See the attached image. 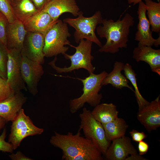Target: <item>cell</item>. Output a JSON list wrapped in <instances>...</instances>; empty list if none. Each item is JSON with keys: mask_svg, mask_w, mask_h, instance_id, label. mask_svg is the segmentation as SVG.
<instances>
[{"mask_svg": "<svg viewBox=\"0 0 160 160\" xmlns=\"http://www.w3.org/2000/svg\"><path fill=\"white\" fill-rule=\"evenodd\" d=\"M121 18V16L116 21L112 19H103L102 25L97 27V35L106 40L99 52L114 54L120 48H127L130 29L134 25L135 20L133 17L128 13Z\"/></svg>", "mask_w": 160, "mask_h": 160, "instance_id": "6da1fadb", "label": "cell"}, {"mask_svg": "<svg viewBox=\"0 0 160 160\" xmlns=\"http://www.w3.org/2000/svg\"><path fill=\"white\" fill-rule=\"evenodd\" d=\"M81 130L79 129L76 134L70 132L66 135L55 132L50 142L62 150V160H71L77 155L87 153L103 158L102 153L95 144L91 140L81 136Z\"/></svg>", "mask_w": 160, "mask_h": 160, "instance_id": "7a4b0ae2", "label": "cell"}, {"mask_svg": "<svg viewBox=\"0 0 160 160\" xmlns=\"http://www.w3.org/2000/svg\"><path fill=\"white\" fill-rule=\"evenodd\" d=\"M108 74L104 71L98 74H89L84 79L78 78L83 84V92L79 97L70 100L69 108L72 113H76L86 103L94 107L100 104L102 95L99 92L102 86V81Z\"/></svg>", "mask_w": 160, "mask_h": 160, "instance_id": "3957f363", "label": "cell"}, {"mask_svg": "<svg viewBox=\"0 0 160 160\" xmlns=\"http://www.w3.org/2000/svg\"><path fill=\"white\" fill-rule=\"evenodd\" d=\"M92 43L90 41L83 39L80 41L77 46L71 44V47L76 49L75 53L72 55L66 53L63 55L66 59L70 60L71 62V65L68 67L65 66L62 68L56 65L55 62L57 59L56 56L49 64L58 73L71 72L81 68L86 70L89 74L93 73L95 68L92 63L94 58L91 55Z\"/></svg>", "mask_w": 160, "mask_h": 160, "instance_id": "277c9868", "label": "cell"}, {"mask_svg": "<svg viewBox=\"0 0 160 160\" xmlns=\"http://www.w3.org/2000/svg\"><path fill=\"white\" fill-rule=\"evenodd\" d=\"M83 14L80 11L77 18L67 17L63 21L75 29L74 37L76 43L79 44L81 40L84 39L95 43L100 47L102 44L96 36L95 30L97 25L102 23L103 18L101 12L98 11L89 17H84Z\"/></svg>", "mask_w": 160, "mask_h": 160, "instance_id": "5b68a950", "label": "cell"}, {"mask_svg": "<svg viewBox=\"0 0 160 160\" xmlns=\"http://www.w3.org/2000/svg\"><path fill=\"white\" fill-rule=\"evenodd\" d=\"M71 36L68 24L58 20L44 35L43 52L45 57L56 56L58 54L66 53L69 49L66 45L71 44L68 39Z\"/></svg>", "mask_w": 160, "mask_h": 160, "instance_id": "8992f818", "label": "cell"}, {"mask_svg": "<svg viewBox=\"0 0 160 160\" xmlns=\"http://www.w3.org/2000/svg\"><path fill=\"white\" fill-rule=\"evenodd\" d=\"M79 117L80 124L79 129L82 130L85 137L92 141L104 155L111 144L107 139L102 124L96 120L91 111L84 107Z\"/></svg>", "mask_w": 160, "mask_h": 160, "instance_id": "52a82bcc", "label": "cell"}, {"mask_svg": "<svg viewBox=\"0 0 160 160\" xmlns=\"http://www.w3.org/2000/svg\"><path fill=\"white\" fill-rule=\"evenodd\" d=\"M12 122L8 142L11 144L14 150L19 146L21 142L26 137L40 135L44 131L43 129L38 127L33 124L22 108Z\"/></svg>", "mask_w": 160, "mask_h": 160, "instance_id": "ba28073f", "label": "cell"}, {"mask_svg": "<svg viewBox=\"0 0 160 160\" xmlns=\"http://www.w3.org/2000/svg\"><path fill=\"white\" fill-rule=\"evenodd\" d=\"M20 69L22 79L29 92L33 95L38 92V83L44 73L41 64L28 58L21 51Z\"/></svg>", "mask_w": 160, "mask_h": 160, "instance_id": "9c48e42d", "label": "cell"}, {"mask_svg": "<svg viewBox=\"0 0 160 160\" xmlns=\"http://www.w3.org/2000/svg\"><path fill=\"white\" fill-rule=\"evenodd\" d=\"M21 51L7 49V81L15 93L22 90L27 91L21 76L20 69Z\"/></svg>", "mask_w": 160, "mask_h": 160, "instance_id": "30bf717a", "label": "cell"}, {"mask_svg": "<svg viewBox=\"0 0 160 160\" xmlns=\"http://www.w3.org/2000/svg\"><path fill=\"white\" fill-rule=\"evenodd\" d=\"M137 14L138 23L137 26V31L135 34V39L140 44L152 47H156L160 44V36L156 39L152 36L151 26L146 14V9L143 1L138 4Z\"/></svg>", "mask_w": 160, "mask_h": 160, "instance_id": "8fae6325", "label": "cell"}, {"mask_svg": "<svg viewBox=\"0 0 160 160\" xmlns=\"http://www.w3.org/2000/svg\"><path fill=\"white\" fill-rule=\"evenodd\" d=\"M159 95L154 100L139 108L137 118L149 132L160 126V100Z\"/></svg>", "mask_w": 160, "mask_h": 160, "instance_id": "7c38bea8", "label": "cell"}, {"mask_svg": "<svg viewBox=\"0 0 160 160\" xmlns=\"http://www.w3.org/2000/svg\"><path fill=\"white\" fill-rule=\"evenodd\" d=\"M44 44V35L40 33L27 32L21 51L29 59L42 65L44 62L43 52Z\"/></svg>", "mask_w": 160, "mask_h": 160, "instance_id": "4fadbf2b", "label": "cell"}, {"mask_svg": "<svg viewBox=\"0 0 160 160\" xmlns=\"http://www.w3.org/2000/svg\"><path fill=\"white\" fill-rule=\"evenodd\" d=\"M104 155L108 160H126L129 155L137 154L131 139L124 135L113 140Z\"/></svg>", "mask_w": 160, "mask_h": 160, "instance_id": "5bb4252c", "label": "cell"}, {"mask_svg": "<svg viewBox=\"0 0 160 160\" xmlns=\"http://www.w3.org/2000/svg\"><path fill=\"white\" fill-rule=\"evenodd\" d=\"M133 58L136 62L144 61L150 66L152 72L160 75V49L139 43L134 49Z\"/></svg>", "mask_w": 160, "mask_h": 160, "instance_id": "9a60e30c", "label": "cell"}, {"mask_svg": "<svg viewBox=\"0 0 160 160\" xmlns=\"http://www.w3.org/2000/svg\"><path fill=\"white\" fill-rule=\"evenodd\" d=\"M27 99L20 91L0 101V116L6 121H12L17 116Z\"/></svg>", "mask_w": 160, "mask_h": 160, "instance_id": "2e32d148", "label": "cell"}, {"mask_svg": "<svg viewBox=\"0 0 160 160\" xmlns=\"http://www.w3.org/2000/svg\"><path fill=\"white\" fill-rule=\"evenodd\" d=\"M42 10L55 20H58L62 14L66 12L77 17L80 11L76 0H51Z\"/></svg>", "mask_w": 160, "mask_h": 160, "instance_id": "e0dca14e", "label": "cell"}, {"mask_svg": "<svg viewBox=\"0 0 160 160\" xmlns=\"http://www.w3.org/2000/svg\"><path fill=\"white\" fill-rule=\"evenodd\" d=\"M27 33L24 24L19 20L17 19L12 23H8L7 32V49L21 51Z\"/></svg>", "mask_w": 160, "mask_h": 160, "instance_id": "ac0fdd59", "label": "cell"}, {"mask_svg": "<svg viewBox=\"0 0 160 160\" xmlns=\"http://www.w3.org/2000/svg\"><path fill=\"white\" fill-rule=\"evenodd\" d=\"M58 20H55L47 12L41 10L28 19L24 25L27 32L40 33L44 35Z\"/></svg>", "mask_w": 160, "mask_h": 160, "instance_id": "d6986e66", "label": "cell"}, {"mask_svg": "<svg viewBox=\"0 0 160 160\" xmlns=\"http://www.w3.org/2000/svg\"><path fill=\"white\" fill-rule=\"evenodd\" d=\"M124 65L121 62H116L114 63L112 71L107 74L102 81V86L110 84L117 89L127 87L134 92V89L128 84L129 80L121 73Z\"/></svg>", "mask_w": 160, "mask_h": 160, "instance_id": "ffe728a7", "label": "cell"}, {"mask_svg": "<svg viewBox=\"0 0 160 160\" xmlns=\"http://www.w3.org/2000/svg\"><path fill=\"white\" fill-rule=\"evenodd\" d=\"M10 3L16 18L23 24L40 11L31 0H14Z\"/></svg>", "mask_w": 160, "mask_h": 160, "instance_id": "44dd1931", "label": "cell"}, {"mask_svg": "<svg viewBox=\"0 0 160 160\" xmlns=\"http://www.w3.org/2000/svg\"><path fill=\"white\" fill-rule=\"evenodd\" d=\"M91 113L96 120L101 124H104L117 119L119 112L113 104L103 103L95 106Z\"/></svg>", "mask_w": 160, "mask_h": 160, "instance_id": "7402d4cb", "label": "cell"}, {"mask_svg": "<svg viewBox=\"0 0 160 160\" xmlns=\"http://www.w3.org/2000/svg\"><path fill=\"white\" fill-rule=\"evenodd\" d=\"M102 124L107 139L111 142L125 135L128 127L125 120L118 117L112 121Z\"/></svg>", "mask_w": 160, "mask_h": 160, "instance_id": "603a6c76", "label": "cell"}, {"mask_svg": "<svg viewBox=\"0 0 160 160\" xmlns=\"http://www.w3.org/2000/svg\"><path fill=\"white\" fill-rule=\"evenodd\" d=\"M146 9V14L150 24L151 31L160 32V2L152 0H144Z\"/></svg>", "mask_w": 160, "mask_h": 160, "instance_id": "cb8c5ba5", "label": "cell"}, {"mask_svg": "<svg viewBox=\"0 0 160 160\" xmlns=\"http://www.w3.org/2000/svg\"><path fill=\"white\" fill-rule=\"evenodd\" d=\"M123 70L126 78L129 80L134 88L135 96L139 106V108L149 103L142 96L138 88L137 82L136 74L131 65L127 63L124 65Z\"/></svg>", "mask_w": 160, "mask_h": 160, "instance_id": "d4e9b609", "label": "cell"}, {"mask_svg": "<svg viewBox=\"0 0 160 160\" xmlns=\"http://www.w3.org/2000/svg\"><path fill=\"white\" fill-rule=\"evenodd\" d=\"M0 12L6 17L9 23H12L17 19L9 0H0Z\"/></svg>", "mask_w": 160, "mask_h": 160, "instance_id": "484cf974", "label": "cell"}, {"mask_svg": "<svg viewBox=\"0 0 160 160\" xmlns=\"http://www.w3.org/2000/svg\"><path fill=\"white\" fill-rule=\"evenodd\" d=\"M7 48L0 43V76L7 79Z\"/></svg>", "mask_w": 160, "mask_h": 160, "instance_id": "4316f807", "label": "cell"}, {"mask_svg": "<svg viewBox=\"0 0 160 160\" xmlns=\"http://www.w3.org/2000/svg\"><path fill=\"white\" fill-rule=\"evenodd\" d=\"M15 93L7 81L0 76V101L13 95Z\"/></svg>", "mask_w": 160, "mask_h": 160, "instance_id": "83f0119b", "label": "cell"}, {"mask_svg": "<svg viewBox=\"0 0 160 160\" xmlns=\"http://www.w3.org/2000/svg\"><path fill=\"white\" fill-rule=\"evenodd\" d=\"M8 23L6 17L0 12V43L7 48V32Z\"/></svg>", "mask_w": 160, "mask_h": 160, "instance_id": "f1b7e54d", "label": "cell"}, {"mask_svg": "<svg viewBox=\"0 0 160 160\" xmlns=\"http://www.w3.org/2000/svg\"><path fill=\"white\" fill-rule=\"evenodd\" d=\"M6 136V129L4 128L0 135V151L3 152L12 153L14 150L11 144L6 142L5 138Z\"/></svg>", "mask_w": 160, "mask_h": 160, "instance_id": "f546056e", "label": "cell"}, {"mask_svg": "<svg viewBox=\"0 0 160 160\" xmlns=\"http://www.w3.org/2000/svg\"><path fill=\"white\" fill-rule=\"evenodd\" d=\"M133 141L138 143L145 138L147 135L144 132L133 129L129 132Z\"/></svg>", "mask_w": 160, "mask_h": 160, "instance_id": "4dcf8cb0", "label": "cell"}, {"mask_svg": "<svg viewBox=\"0 0 160 160\" xmlns=\"http://www.w3.org/2000/svg\"><path fill=\"white\" fill-rule=\"evenodd\" d=\"M148 144L145 141L142 140L138 142V149L140 155L142 156L146 154L148 151Z\"/></svg>", "mask_w": 160, "mask_h": 160, "instance_id": "1f68e13d", "label": "cell"}, {"mask_svg": "<svg viewBox=\"0 0 160 160\" xmlns=\"http://www.w3.org/2000/svg\"><path fill=\"white\" fill-rule=\"evenodd\" d=\"M38 10H42L51 0H31Z\"/></svg>", "mask_w": 160, "mask_h": 160, "instance_id": "d6a6232c", "label": "cell"}, {"mask_svg": "<svg viewBox=\"0 0 160 160\" xmlns=\"http://www.w3.org/2000/svg\"><path fill=\"white\" fill-rule=\"evenodd\" d=\"M10 158L13 160H31L32 159L27 157L20 151H17L15 154L13 153L9 155Z\"/></svg>", "mask_w": 160, "mask_h": 160, "instance_id": "836d02e7", "label": "cell"}, {"mask_svg": "<svg viewBox=\"0 0 160 160\" xmlns=\"http://www.w3.org/2000/svg\"><path fill=\"white\" fill-rule=\"evenodd\" d=\"M148 159L142 157L139 154L130 155L128 156L126 160H147Z\"/></svg>", "mask_w": 160, "mask_h": 160, "instance_id": "e575fe53", "label": "cell"}, {"mask_svg": "<svg viewBox=\"0 0 160 160\" xmlns=\"http://www.w3.org/2000/svg\"><path fill=\"white\" fill-rule=\"evenodd\" d=\"M6 121L4 118L0 116V132L1 129L4 128Z\"/></svg>", "mask_w": 160, "mask_h": 160, "instance_id": "d590c367", "label": "cell"}, {"mask_svg": "<svg viewBox=\"0 0 160 160\" xmlns=\"http://www.w3.org/2000/svg\"><path fill=\"white\" fill-rule=\"evenodd\" d=\"M143 0H127V3L129 4H132L133 5L138 4L140 2Z\"/></svg>", "mask_w": 160, "mask_h": 160, "instance_id": "8d00e7d4", "label": "cell"}, {"mask_svg": "<svg viewBox=\"0 0 160 160\" xmlns=\"http://www.w3.org/2000/svg\"><path fill=\"white\" fill-rule=\"evenodd\" d=\"M10 2L11 3V2H12V1H13L14 0H9Z\"/></svg>", "mask_w": 160, "mask_h": 160, "instance_id": "74e56055", "label": "cell"}]
</instances>
